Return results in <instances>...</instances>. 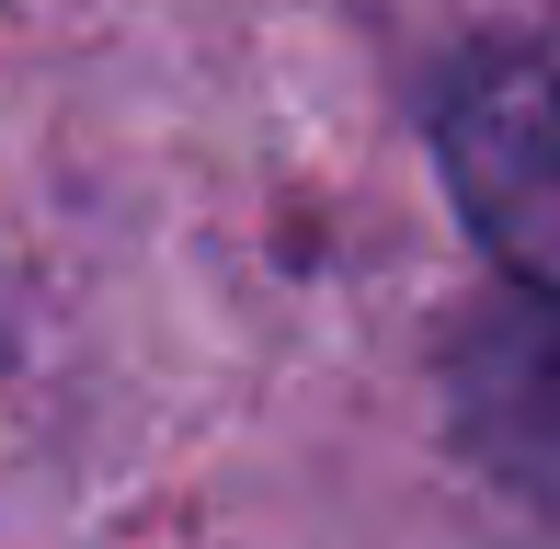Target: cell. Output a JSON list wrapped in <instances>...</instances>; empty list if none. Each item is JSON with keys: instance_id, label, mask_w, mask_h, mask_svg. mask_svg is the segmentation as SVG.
Returning a JSON list of instances; mask_svg holds the SVG:
<instances>
[{"instance_id": "1", "label": "cell", "mask_w": 560, "mask_h": 549, "mask_svg": "<svg viewBox=\"0 0 560 549\" xmlns=\"http://www.w3.org/2000/svg\"><path fill=\"white\" fill-rule=\"evenodd\" d=\"M435 161L469 207L480 253L538 309H560V46H469L435 92Z\"/></svg>"}, {"instance_id": "2", "label": "cell", "mask_w": 560, "mask_h": 549, "mask_svg": "<svg viewBox=\"0 0 560 549\" xmlns=\"http://www.w3.org/2000/svg\"><path fill=\"white\" fill-rule=\"evenodd\" d=\"M457 378V435L469 458H492L503 492H526L538 515H560V309H492L457 332L446 355Z\"/></svg>"}, {"instance_id": "3", "label": "cell", "mask_w": 560, "mask_h": 549, "mask_svg": "<svg viewBox=\"0 0 560 549\" xmlns=\"http://www.w3.org/2000/svg\"><path fill=\"white\" fill-rule=\"evenodd\" d=\"M0 355H12V320H0Z\"/></svg>"}]
</instances>
